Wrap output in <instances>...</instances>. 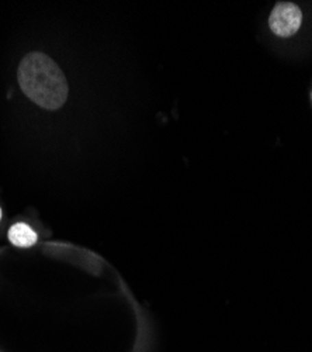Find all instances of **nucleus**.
Segmentation results:
<instances>
[{
	"label": "nucleus",
	"instance_id": "nucleus-2",
	"mask_svg": "<svg viewBox=\"0 0 312 352\" xmlns=\"http://www.w3.org/2000/svg\"><path fill=\"white\" fill-rule=\"evenodd\" d=\"M302 23V12L301 9L290 2H280L274 6L269 25L270 30L278 37H291L294 36L301 27Z\"/></svg>",
	"mask_w": 312,
	"mask_h": 352
},
{
	"label": "nucleus",
	"instance_id": "nucleus-4",
	"mask_svg": "<svg viewBox=\"0 0 312 352\" xmlns=\"http://www.w3.org/2000/svg\"><path fill=\"white\" fill-rule=\"evenodd\" d=\"M0 219H2V208H0Z\"/></svg>",
	"mask_w": 312,
	"mask_h": 352
},
{
	"label": "nucleus",
	"instance_id": "nucleus-1",
	"mask_svg": "<svg viewBox=\"0 0 312 352\" xmlns=\"http://www.w3.org/2000/svg\"><path fill=\"white\" fill-rule=\"evenodd\" d=\"M24 95L43 109L58 110L68 99V82L52 58L43 52L27 54L17 71Z\"/></svg>",
	"mask_w": 312,
	"mask_h": 352
},
{
	"label": "nucleus",
	"instance_id": "nucleus-3",
	"mask_svg": "<svg viewBox=\"0 0 312 352\" xmlns=\"http://www.w3.org/2000/svg\"><path fill=\"white\" fill-rule=\"evenodd\" d=\"M9 241L20 248L33 247L37 243V232L25 223H16L8 232Z\"/></svg>",
	"mask_w": 312,
	"mask_h": 352
}]
</instances>
